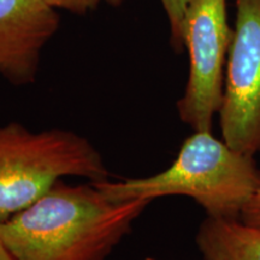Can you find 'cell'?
<instances>
[{"instance_id":"3","label":"cell","mask_w":260,"mask_h":260,"mask_svg":"<svg viewBox=\"0 0 260 260\" xmlns=\"http://www.w3.org/2000/svg\"><path fill=\"white\" fill-rule=\"evenodd\" d=\"M65 177L109 180L103 155L88 139L67 129L31 132L16 122L0 125V223Z\"/></svg>"},{"instance_id":"10","label":"cell","mask_w":260,"mask_h":260,"mask_svg":"<svg viewBox=\"0 0 260 260\" xmlns=\"http://www.w3.org/2000/svg\"><path fill=\"white\" fill-rule=\"evenodd\" d=\"M240 219L251 225L260 228V189L243 209Z\"/></svg>"},{"instance_id":"6","label":"cell","mask_w":260,"mask_h":260,"mask_svg":"<svg viewBox=\"0 0 260 260\" xmlns=\"http://www.w3.org/2000/svg\"><path fill=\"white\" fill-rule=\"evenodd\" d=\"M58 27L59 15L45 0H0V75L15 86L34 82Z\"/></svg>"},{"instance_id":"9","label":"cell","mask_w":260,"mask_h":260,"mask_svg":"<svg viewBox=\"0 0 260 260\" xmlns=\"http://www.w3.org/2000/svg\"><path fill=\"white\" fill-rule=\"evenodd\" d=\"M51 8L68 10L75 14H84L99 6L103 3L109 5H119L123 0H45Z\"/></svg>"},{"instance_id":"4","label":"cell","mask_w":260,"mask_h":260,"mask_svg":"<svg viewBox=\"0 0 260 260\" xmlns=\"http://www.w3.org/2000/svg\"><path fill=\"white\" fill-rule=\"evenodd\" d=\"M189 73L177 112L193 130H212L223 98L224 75L233 39L226 0H190L182 27Z\"/></svg>"},{"instance_id":"11","label":"cell","mask_w":260,"mask_h":260,"mask_svg":"<svg viewBox=\"0 0 260 260\" xmlns=\"http://www.w3.org/2000/svg\"><path fill=\"white\" fill-rule=\"evenodd\" d=\"M0 260H17L11 254V252L6 248V246L2 240H0Z\"/></svg>"},{"instance_id":"12","label":"cell","mask_w":260,"mask_h":260,"mask_svg":"<svg viewBox=\"0 0 260 260\" xmlns=\"http://www.w3.org/2000/svg\"><path fill=\"white\" fill-rule=\"evenodd\" d=\"M142 260H158V259L153 258V256H146V258H144Z\"/></svg>"},{"instance_id":"8","label":"cell","mask_w":260,"mask_h":260,"mask_svg":"<svg viewBox=\"0 0 260 260\" xmlns=\"http://www.w3.org/2000/svg\"><path fill=\"white\" fill-rule=\"evenodd\" d=\"M165 14H167L169 25H170V41L175 51H183V17L190 0H160Z\"/></svg>"},{"instance_id":"5","label":"cell","mask_w":260,"mask_h":260,"mask_svg":"<svg viewBox=\"0 0 260 260\" xmlns=\"http://www.w3.org/2000/svg\"><path fill=\"white\" fill-rule=\"evenodd\" d=\"M235 6L219 124L230 147L254 157L260 152V0H235Z\"/></svg>"},{"instance_id":"1","label":"cell","mask_w":260,"mask_h":260,"mask_svg":"<svg viewBox=\"0 0 260 260\" xmlns=\"http://www.w3.org/2000/svg\"><path fill=\"white\" fill-rule=\"evenodd\" d=\"M152 201H111L94 182H58L0 223V240L17 260H105Z\"/></svg>"},{"instance_id":"7","label":"cell","mask_w":260,"mask_h":260,"mask_svg":"<svg viewBox=\"0 0 260 260\" xmlns=\"http://www.w3.org/2000/svg\"><path fill=\"white\" fill-rule=\"evenodd\" d=\"M195 241L204 260H260V228L241 219L206 217Z\"/></svg>"},{"instance_id":"2","label":"cell","mask_w":260,"mask_h":260,"mask_svg":"<svg viewBox=\"0 0 260 260\" xmlns=\"http://www.w3.org/2000/svg\"><path fill=\"white\" fill-rule=\"evenodd\" d=\"M111 201L187 197L207 217L240 219L260 189V170L253 155L230 147L212 130H193L169 167L158 174L119 181L94 182Z\"/></svg>"}]
</instances>
